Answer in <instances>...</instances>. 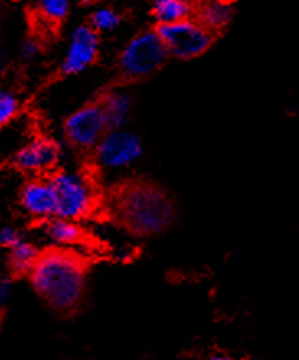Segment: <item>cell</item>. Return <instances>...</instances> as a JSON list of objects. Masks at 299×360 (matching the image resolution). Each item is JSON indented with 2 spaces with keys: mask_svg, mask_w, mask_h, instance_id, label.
<instances>
[{
  "mask_svg": "<svg viewBox=\"0 0 299 360\" xmlns=\"http://www.w3.org/2000/svg\"><path fill=\"white\" fill-rule=\"evenodd\" d=\"M108 129V120L100 102L84 105L64 122V136L67 144L82 153H93Z\"/></svg>",
  "mask_w": 299,
  "mask_h": 360,
  "instance_id": "obj_7",
  "label": "cell"
},
{
  "mask_svg": "<svg viewBox=\"0 0 299 360\" xmlns=\"http://www.w3.org/2000/svg\"><path fill=\"white\" fill-rule=\"evenodd\" d=\"M10 297H12V280L10 278L0 280V308L8 303Z\"/></svg>",
  "mask_w": 299,
  "mask_h": 360,
  "instance_id": "obj_21",
  "label": "cell"
},
{
  "mask_svg": "<svg viewBox=\"0 0 299 360\" xmlns=\"http://www.w3.org/2000/svg\"><path fill=\"white\" fill-rule=\"evenodd\" d=\"M98 102L102 103L109 128H124L133 112L131 95L123 89H114L105 94Z\"/></svg>",
  "mask_w": 299,
  "mask_h": 360,
  "instance_id": "obj_12",
  "label": "cell"
},
{
  "mask_svg": "<svg viewBox=\"0 0 299 360\" xmlns=\"http://www.w3.org/2000/svg\"><path fill=\"white\" fill-rule=\"evenodd\" d=\"M198 20L206 25L213 33L224 30L232 20L231 4L224 2V0H208L199 8Z\"/></svg>",
  "mask_w": 299,
  "mask_h": 360,
  "instance_id": "obj_13",
  "label": "cell"
},
{
  "mask_svg": "<svg viewBox=\"0 0 299 360\" xmlns=\"http://www.w3.org/2000/svg\"><path fill=\"white\" fill-rule=\"evenodd\" d=\"M142 154L144 144L139 134L126 128H109L93 149V162L105 174H117L131 169Z\"/></svg>",
  "mask_w": 299,
  "mask_h": 360,
  "instance_id": "obj_5",
  "label": "cell"
},
{
  "mask_svg": "<svg viewBox=\"0 0 299 360\" xmlns=\"http://www.w3.org/2000/svg\"><path fill=\"white\" fill-rule=\"evenodd\" d=\"M8 251H10L8 262L15 274L32 272L33 266L38 261L39 254H41L33 243H28V241H20L17 246L8 249Z\"/></svg>",
  "mask_w": 299,
  "mask_h": 360,
  "instance_id": "obj_15",
  "label": "cell"
},
{
  "mask_svg": "<svg viewBox=\"0 0 299 360\" xmlns=\"http://www.w3.org/2000/svg\"><path fill=\"white\" fill-rule=\"evenodd\" d=\"M0 333H2V323H0Z\"/></svg>",
  "mask_w": 299,
  "mask_h": 360,
  "instance_id": "obj_23",
  "label": "cell"
},
{
  "mask_svg": "<svg viewBox=\"0 0 299 360\" xmlns=\"http://www.w3.org/2000/svg\"><path fill=\"white\" fill-rule=\"evenodd\" d=\"M4 69H5V59H4V53H2V49H0V76H2Z\"/></svg>",
  "mask_w": 299,
  "mask_h": 360,
  "instance_id": "obj_22",
  "label": "cell"
},
{
  "mask_svg": "<svg viewBox=\"0 0 299 360\" xmlns=\"http://www.w3.org/2000/svg\"><path fill=\"white\" fill-rule=\"evenodd\" d=\"M61 161V146L49 138H34L23 146L13 159V166L29 176L53 172Z\"/></svg>",
  "mask_w": 299,
  "mask_h": 360,
  "instance_id": "obj_9",
  "label": "cell"
},
{
  "mask_svg": "<svg viewBox=\"0 0 299 360\" xmlns=\"http://www.w3.org/2000/svg\"><path fill=\"white\" fill-rule=\"evenodd\" d=\"M43 233L49 243L61 249L79 246L84 241V229L81 224L69 218H49L48 221H44Z\"/></svg>",
  "mask_w": 299,
  "mask_h": 360,
  "instance_id": "obj_11",
  "label": "cell"
},
{
  "mask_svg": "<svg viewBox=\"0 0 299 360\" xmlns=\"http://www.w3.org/2000/svg\"><path fill=\"white\" fill-rule=\"evenodd\" d=\"M28 275L34 292L58 311H74L86 293V264L67 249L41 252Z\"/></svg>",
  "mask_w": 299,
  "mask_h": 360,
  "instance_id": "obj_1",
  "label": "cell"
},
{
  "mask_svg": "<svg viewBox=\"0 0 299 360\" xmlns=\"http://www.w3.org/2000/svg\"><path fill=\"white\" fill-rule=\"evenodd\" d=\"M100 51L98 32L92 25H81L72 30L67 49L64 54L61 72L64 76H76L87 71L97 61Z\"/></svg>",
  "mask_w": 299,
  "mask_h": 360,
  "instance_id": "obj_8",
  "label": "cell"
},
{
  "mask_svg": "<svg viewBox=\"0 0 299 360\" xmlns=\"http://www.w3.org/2000/svg\"><path fill=\"white\" fill-rule=\"evenodd\" d=\"M20 53H22V58L27 59V61H29V59L36 58L38 53H39V43L36 41V39L29 38V39H25L22 48H20Z\"/></svg>",
  "mask_w": 299,
  "mask_h": 360,
  "instance_id": "obj_20",
  "label": "cell"
},
{
  "mask_svg": "<svg viewBox=\"0 0 299 360\" xmlns=\"http://www.w3.org/2000/svg\"><path fill=\"white\" fill-rule=\"evenodd\" d=\"M20 203L29 218L48 221L56 217L58 200L51 179H32L23 185L20 192Z\"/></svg>",
  "mask_w": 299,
  "mask_h": 360,
  "instance_id": "obj_10",
  "label": "cell"
},
{
  "mask_svg": "<svg viewBox=\"0 0 299 360\" xmlns=\"http://www.w3.org/2000/svg\"><path fill=\"white\" fill-rule=\"evenodd\" d=\"M20 241H23V238L17 228L4 226L0 229V246L2 248L12 249L13 246H17Z\"/></svg>",
  "mask_w": 299,
  "mask_h": 360,
  "instance_id": "obj_19",
  "label": "cell"
},
{
  "mask_svg": "<svg viewBox=\"0 0 299 360\" xmlns=\"http://www.w3.org/2000/svg\"><path fill=\"white\" fill-rule=\"evenodd\" d=\"M168 53L156 32H141L129 39L118 58V68L123 77L139 81L156 74L167 61Z\"/></svg>",
  "mask_w": 299,
  "mask_h": 360,
  "instance_id": "obj_4",
  "label": "cell"
},
{
  "mask_svg": "<svg viewBox=\"0 0 299 360\" xmlns=\"http://www.w3.org/2000/svg\"><path fill=\"white\" fill-rule=\"evenodd\" d=\"M58 200L56 217L74 221L91 217L98 205V193L92 179L82 171H58L51 177Z\"/></svg>",
  "mask_w": 299,
  "mask_h": 360,
  "instance_id": "obj_3",
  "label": "cell"
},
{
  "mask_svg": "<svg viewBox=\"0 0 299 360\" xmlns=\"http://www.w3.org/2000/svg\"><path fill=\"white\" fill-rule=\"evenodd\" d=\"M152 13L159 25L175 23L190 17L192 5L188 0H154Z\"/></svg>",
  "mask_w": 299,
  "mask_h": 360,
  "instance_id": "obj_14",
  "label": "cell"
},
{
  "mask_svg": "<svg viewBox=\"0 0 299 360\" xmlns=\"http://www.w3.org/2000/svg\"><path fill=\"white\" fill-rule=\"evenodd\" d=\"M113 213L139 236H152L171 226L175 207L171 197L151 182H128L114 192Z\"/></svg>",
  "mask_w": 299,
  "mask_h": 360,
  "instance_id": "obj_2",
  "label": "cell"
},
{
  "mask_svg": "<svg viewBox=\"0 0 299 360\" xmlns=\"http://www.w3.org/2000/svg\"><path fill=\"white\" fill-rule=\"evenodd\" d=\"M38 7L48 22L58 23L67 17L71 0H38Z\"/></svg>",
  "mask_w": 299,
  "mask_h": 360,
  "instance_id": "obj_16",
  "label": "cell"
},
{
  "mask_svg": "<svg viewBox=\"0 0 299 360\" xmlns=\"http://www.w3.org/2000/svg\"><path fill=\"white\" fill-rule=\"evenodd\" d=\"M119 23H121V18H119L118 12H114L113 8H108V7H102L95 10L91 20V25L97 30L98 33L113 32V30H117L119 27Z\"/></svg>",
  "mask_w": 299,
  "mask_h": 360,
  "instance_id": "obj_17",
  "label": "cell"
},
{
  "mask_svg": "<svg viewBox=\"0 0 299 360\" xmlns=\"http://www.w3.org/2000/svg\"><path fill=\"white\" fill-rule=\"evenodd\" d=\"M20 112V100L13 92L0 90V127H5Z\"/></svg>",
  "mask_w": 299,
  "mask_h": 360,
  "instance_id": "obj_18",
  "label": "cell"
},
{
  "mask_svg": "<svg viewBox=\"0 0 299 360\" xmlns=\"http://www.w3.org/2000/svg\"><path fill=\"white\" fill-rule=\"evenodd\" d=\"M157 33L166 44L168 56L177 59H195L211 48L214 34L197 18H185L175 23L159 25Z\"/></svg>",
  "mask_w": 299,
  "mask_h": 360,
  "instance_id": "obj_6",
  "label": "cell"
}]
</instances>
